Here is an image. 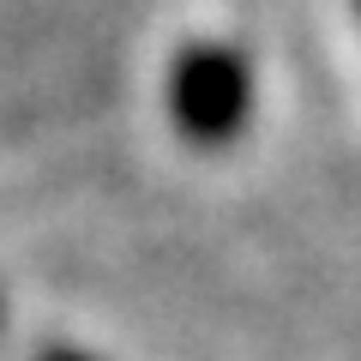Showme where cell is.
Instances as JSON below:
<instances>
[{
	"mask_svg": "<svg viewBox=\"0 0 361 361\" xmlns=\"http://www.w3.org/2000/svg\"><path fill=\"white\" fill-rule=\"evenodd\" d=\"M169 115H175L180 139L223 151L247 133L253 115V73L247 54L229 42H193L180 49V61L169 66Z\"/></svg>",
	"mask_w": 361,
	"mask_h": 361,
	"instance_id": "6da1fadb",
	"label": "cell"
},
{
	"mask_svg": "<svg viewBox=\"0 0 361 361\" xmlns=\"http://www.w3.org/2000/svg\"><path fill=\"white\" fill-rule=\"evenodd\" d=\"M42 361H90V355H85V349H49Z\"/></svg>",
	"mask_w": 361,
	"mask_h": 361,
	"instance_id": "7a4b0ae2",
	"label": "cell"
},
{
	"mask_svg": "<svg viewBox=\"0 0 361 361\" xmlns=\"http://www.w3.org/2000/svg\"><path fill=\"white\" fill-rule=\"evenodd\" d=\"M355 6H361V0H355Z\"/></svg>",
	"mask_w": 361,
	"mask_h": 361,
	"instance_id": "3957f363",
	"label": "cell"
}]
</instances>
